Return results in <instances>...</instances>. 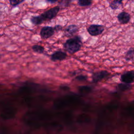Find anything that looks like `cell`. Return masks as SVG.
<instances>
[{"label":"cell","mask_w":134,"mask_h":134,"mask_svg":"<svg viewBox=\"0 0 134 134\" xmlns=\"http://www.w3.org/2000/svg\"><path fill=\"white\" fill-rule=\"evenodd\" d=\"M24 1L25 0H9V2L11 6L15 7L23 3Z\"/></svg>","instance_id":"e0dca14e"},{"label":"cell","mask_w":134,"mask_h":134,"mask_svg":"<svg viewBox=\"0 0 134 134\" xmlns=\"http://www.w3.org/2000/svg\"><path fill=\"white\" fill-rule=\"evenodd\" d=\"M87 79V77L86 75H78L75 77V79L79 81H84L86 80Z\"/></svg>","instance_id":"ac0fdd59"},{"label":"cell","mask_w":134,"mask_h":134,"mask_svg":"<svg viewBox=\"0 0 134 134\" xmlns=\"http://www.w3.org/2000/svg\"><path fill=\"white\" fill-rule=\"evenodd\" d=\"M79 30L77 25L71 24L68 26L63 31V35L67 37H72Z\"/></svg>","instance_id":"8992f818"},{"label":"cell","mask_w":134,"mask_h":134,"mask_svg":"<svg viewBox=\"0 0 134 134\" xmlns=\"http://www.w3.org/2000/svg\"><path fill=\"white\" fill-rule=\"evenodd\" d=\"M53 27V28H54V30L55 32L60 31H61V30H62V26H61V25H55V26H54Z\"/></svg>","instance_id":"d6986e66"},{"label":"cell","mask_w":134,"mask_h":134,"mask_svg":"<svg viewBox=\"0 0 134 134\" xmlns=\"http://www.w3.org/2000/svg\"><path fill=\"white\" fill-rule=\"evenodd\" d=\"M30 21L34 25H39L41 24L43 22V20L40 15L32 16L30 18Z\"/></svg>","instance_id":"8fae6325"},{"label":"cell","mask_w":134,"mask_h":134,"mask_svg":"<svg viewBox=\"0 0 134 134\" xmlns=\"http://www.w3.org/2000/svg\"><path fill=\"white\" fill-rule=\"evenodd\" d=\"M124 0H113L110 3L109 7L112 10H116L122 4V2Z\"/></svg>","instance_id":"30bf717a"},{"label":"cell","mask_w":134,"mask_h":134,"mask_svg":"<svg viewBox=\"0 0 134 134\" xmlns=\"http://www.w3.org/2000/svg\"><path fill=\"white\" fill-rule=\"evenodd\" d=\"M131 87V85L130 84H126V83H120L118 85L119 88L121 91H125L130 88Z\"/></svg>","instance_id":"2e32d148"},{"label":"cell","mask_w":134,"mask_h":134,"mask_svg":"<svg viewBox=\"0 0 134 134\" xmlns=\"http://www.w3.org/2000/svg\"><path fill=\"white\" fill-rule=\"evenodd\" d=\"M109 73L106 70H102L94 72L92 74V81L94 83H97L109 75Z\"/></svg>","instance_id":"52a82bcc"},{"label":"cell","mask_w":134,"mask_h":134,"mask_svg":"<svg viewBox=\"0 0 134 134\" xmlns=\"http://www.w3.org/2000/svg\"><path fill=\"white\" fill-rule=\"evenodd\" d=\"M1 14H2V12H0V16L1 15Z\"/></svg>","instance_id":"44dd1931"},{"label":"cell","mask_w":134,"mask_h":134,"mask_svg":"<svg viewBox=\"0 0 134 134\" xmlns=\"http://www.w3.org/2000/svg\"><path fill=\"white\" fill-rule=\"evenodd\" d=\"M55 33L54 28L51 26H44L43 27L40 32V37L42 39H47L52 37Z\"/></svg>","instance_id":"277c9868"},{"label":"cell","mask_w":134,"mask_h":134,"mask_svg":"<svg viewBox=\"0 0 134 134\" xmlns=\"http://www.w3.org/2000/svg\"><path fill=\"white\" fill-rule=\"evenodd\" d=\"M117 19L120 24H128L130 20V14L126 12H121L117 15Z\"/></svg>","instance_id":"9c48e42d"},{"label":"cell","mask_w":134,"mask_h":134,"mask_svg":"<svg viewBox=\"0 0 134 134\" xmlns=\"http://www.w3.org/2000/svg\"><path fill=\"white\" fill-rule=\"evenodd\" d=\"M82 46V37L80 36H74L64 43L63 48L70 54H74L78 52Z\"/></svg>","instance_id":"6da1fadb"},{"label":"cell","mask_w":134,"mask_h":134,"mask_svg":"<svg viewBox=\"0 0 134 134\" xmlns=\"http://www.w3.org/2000/svg\"><path fill=\"white\" fill-rule=\"evenodd\" d=\"M72 0H61L60 2H58L59 3V6L62 7H65L69 5V4L71 3Z\"/></svg>","instance_id":"9a60e30c"},{"label":"cell","mask_w":134,"mask_h":134,"mask_svg":"<svg viewBox=\"0 0 134 134\" xmlns=\"http://www.w3.org/2000/svg\"><path fill=\"white\" fill-rule=\"evenodd\" d=\"M60 7L59 6H56L52 7L42 13L40 16L44 21L50 20L54 18L60 10Z\"/></svg>","instance_id":"7a4b0ae2"},{"label":"cell","mask_w":134,"mask_h":134,"mask_svg":"<svg viewBox=\"0 0 134 134\" xmlns=\"http://www.w3.org/2000/svg\"><path fill=\"white\" fill-rule=\"evenodd\" d=\"M104 30V26L102 25L92 24L87 28L88 33L92 36H97L101 35Z\"/></svg>","instance_id":"3957f363"},{"label":"cell","mask_w":134,"mask_h":134,"mask_svg":"<svg viewBox=\"0 0 134 134\" xmlns=\"http://www.w3.org/2000/svg\"><path fill=\"white\" fill-rule=\"evenodd\" d=\"M78 5L80 6H88L92 3V0H78Z\"/></svg>","instance_id":"5bb4252c"},{"label":"cell","mask_w":134,"mask_h":134,"mask_svg":"<svg viewBox=\"0 0 134 134\" xmlns=\"http://www.w3.org/2000/svg\"><path fill=\"white\" fill-rule=\"evenodd\" d=\"M32 49L35 52L39 54H42L44 51V48L43 46L39 44H35L32 46Z\"/></svg>","instance_id":"4fadbf2b"},{"label":"cell","mask_w":134,"mask_h":134,"mask_svg":"<svg viewBox=\"0 0 134 134\" xmlns=\"http://www.w3.org/2000/svg\"><path fill=\"white\" fill-rule=\"evenodd\" d=\"M134 71H128L124 72L120 76V81L124 83L131 84L133 82Z\"/></svg>","instance_id":"5b68a950"},{"label":"cell","mask_w":134,"mask_h":134,"mask_svg":"<svg viewBox=\"0 0 134 134\" xmlns=\"http://www.w3.org/2000/svg\"><path fill=\"white\" fill-rule=\"evenodd\" d=\"M67 57V54L66 52L58 50L53 52L50 57V59L51 61L53 62L58 61H62L65 59Z\"/></svg>","instance_id":"ba28073f"},{"label":"cell","mask_w":134,"mask_h":134,"mask_svg":"<svg viewBox=\"0 0 134 134\" xmlns=\"http://www.w3.org/2000/svg\"><path fill=\"white\" fill-rule=\"evenodd\" d=\"M133 54H134L133 48H131L126 53L125 57V59L126 61H133Z\"/></svg>","instance_id":"7c38bea8"},{"label":"cell","mask_w":134,"mask_h":134,"mask_svg":"<svg viewBox=\"0 0 134 134\" xmlns=\"http://www.w3.org/2000/svg\"><path fill=\"white\" fill-rule=\"evenodd\" d=\"M47 2H49L51 4H53L55 3L56 2H57L58 0H46Z\"/></svg>","instance_id":"ffe728a7"},{"label":"cell","mask_w":134,"mask_h":134,"mask_svg":"<svg viewBox=\"0 0 134 134\" xmlns=\"http://www.w3.org/2000/svg\"><path fill=\"white\" fill-rule=\"evenodd\" d=\"M1 54H0V58H1Z\"/></svg>","instance_id":"7402d4cb"}]
</instances>
